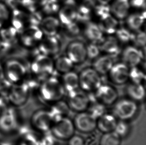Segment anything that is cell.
<instances>
[{"mask_svg":"<svg viewBox=\"0 0 146 145\" xmlns=\"http://www.w3.org/2000/svg\"><path fill=\"white\" fill-rule=\"evenodd\" d=\"M0 49H1V38H0Z\"/></svg>","mask_w":146,"mask_h":145,"instance_id":"52","label":"cell"},{"mask_svg":"<svg viewBox=\"0 0 146 145\" xmlns=\"http://www.w3.org/2000/svg\"><path fill=\"white\" fill-rule=\"evenodd\" d=\"M43 35L38 26L30 24L20 32L19 42L26 48H34L42 40Z\"/></svg>","mask_w":146,"mask_h":145,"instance_id":"5","label":"cell"},{"mask_svg":"<svg viewBox=\"0 0 146 145\" xmlns=\"http://www.w3.org/2000/svg\"><path fill=\"white\" fill-rule=\"evenodd\" d=\"M118 121L113 114L105 113L97 119L96 128L103 133L114 131Z\"/></svg>","mask_w":146,"mask_h":145,"instance_id":"19","label":"cell"},{"mask_svg":"<svg viewBox=\"0 0 146 145\" xmlns=\"http://www.w3.org/2000/svg\"><path fill=\"white\" fill-rule=\"evenodd\" d=\"M127 94L129 98L135 102L142 100L145 96V90L143 85L132 83L127 87Z\"/></svg>","mask_w":146,"mask_h":145,"instance_id":"29","label":"cell"},{"mask_svg":"<svg viewBox=\"0 0 146 145\" xmlns=\"http://www.w3.org/2000/svg\"><path fill=\"white\" fill-rule=\"evenodd\" d=\"M117 37L119 40L122 42H128L132 39V34L128 30L125 28H120L117 29L116 31Z\"/></svg>","mask_w":146,"mask_h":145,"instance_id":"41","label":"cell"},{"mask_svg":"<svg viewBox=\"0 0 146 145\" xmlns=\"http://www.w3.org/2000/svg\"><path fill=\"white\" fill-rule=\"evenodd\" d=\"M65 34L68 37H75L76 36H78L80 33V29L77 26V24L73 22L71 24L65 26Z\"/></svg>","mask_w":146,"mask_h":145,"instance_id":"42","label":"cell"},{"mask_svg":"<svg viewBox=\"0 0 146 145\" xmlns=\"http://www.w3.org/2000/svg\"><path fill=\"white\" fill-rule=\"evenodd\" d=\"M51 1H54V2H56V3H59V2H62V1H66V0H51Z\"/></svg>","mask_w":146,"mask_h":145,"instance_id":"51","label":"cell"},{"mask_svg":"<svg viewBox=\"0 0 146 145\" xmlns=\"http://www.w3.org/2000/svg\"><path fill=\"white\" fill-rule=\"evenodd\" d=\"M79 87L85 92H95L102 84L98 73L93 69H86L79 76Z\"/></svg>","mask_w":146,"mask_h":145,"instance_id":"6","label":"cell"},{"mask_svg":"<svg viewBox=\"0 0 146 145\" xmlns=\"http://www.w3.org/2000/svg\"><path fill=\"white\" fill-rule=\"evenodd\" d=\"M75 129L73 121L65 116L55 120L50 131L53 137L59 140H66L74 134Z\"/></svg>","mask_w":146,"mask_h":145,"instance_id":"4","label":"cell"},{"mask_svg":"<svg viewBox=\"0 0 146 145\" xmlns=\"http://www.w3.org/2000/svg\"><path fill=\"white\" fill-rule=\"evenodd\" d=\"M73 63L68 57H59L55 63V67L59 72L65 74L70 71L72 68Z\"/></svg>","mask_w":146,"mask_h":145,"instance_id":"34","label":"cell"},{"mask_svg":"<svg viewBox=\"0 0 146 145\" xmlns=\"http://www.w3.org/2000/svg\"><path fill=\"white\" fill-rule=\"evenodd\" d=\"M5 78V72H4V66L0 63V81Z\"/></svg>","mask_w":146,"mask_h":145,"instance_id":"48","label":"cell"},{"mask_svg":"<svg viewBox=\"0 0 146 145\" xmlns=\"http://www.w3.org/2000/svg\"><path fill=\"white\" fill-rule=\"evenodd\" d=\"M58 12L59 20L64 26L71 24L76 20L77 9L73 4H67Z\"/></svg>","mask_w":146,"mask_h":145,"instance_id":"22","label":"cell"},{"mask_svg":"<svg viewBox=\"0 0 146 145\" xmlns=\"http://www.w3.org/2000/svg\"><path fill=\"white\" fill-rule=\"evenodd\" d=\"M53 61L48 55L38 54L36 55L30 63V69L35 75L44 76L50 74L53 71Z\"/></svg>","mask_w":146,"mask_h":145,"instance_id":"7","label":"cell"},{"mask_svg":"<svg viewBox=\"0 0 146 145\" xmlns=\"http://www.w3.org/2000/svg\"><path fill=\"white\" fill-rule=\"evenodd\" d=\"M142 55L141 52L136 47L129 46L123 51V61L128 67H136L142 60Z\"/></svg>","mask_w":146,"mask_h":145,"instance_id":"20","label":"cell"},{"mask_svg":"<svg viewBox=\"0 0 146 145\" xmlns=\"http://www.w3.org/2000/svg\"><path fill=\"white\" fill-rule=\"evenodd\" d=\"M105 107L106 106L104 105L95 101V102L92 104L90 103L89 107L87 109L88 111L87 112H88L94 117H95L97 119L101 116L103 114L106 113Z\"/></svg>","mask_w":146,"mask_h":145,"instance_id":"37","label":"cell"},{"mask_svg":"<svg viewBox=\"0 0 146 145\" xmlns=\"http://www.w3.org/2000/svg\"><path fill=\"white\" fill-rule=\"evenodd\" d=\"M65 92L68 94L78 90L79 88V76L76 73L69 71L66 72L62 77L61 83Z\"/></svg>","mask_w":146,"mask_h":145,"instance_id":"23","label":"cell"},{"mask_svg":"<svg viewBox=\"0 0 146 145\" xmlns=\"http://www.w3.org/2000/svg\"><path fill=\"white\" fill-rule=\"evenodd\" d=\"M68 140V145H85L84 140L80 136L74 134Z\"/></svg>","mask_w":146,"mask_h":145,"instance_id":"46","label":"cell"},{"mask_svg":"<svg viewBox=\"0 0 146 145\" xmlns=\"http://www.w3.org/2000/svg\"><path fill=\"white\" fill-rule=\"evenodd\" d=\"M67 57L73 63H80L85 61L87 57L86 47L80 41H74L68 45Z\"/></svg>","mask_w":146,"mask_h":145,"instance_id":"16","label":"cell"},{"mask_svg":"<svg viewBox=\"0 0 146 145\" xmlns=\"http://www.w3.org/2000/svg\"><path fill=\"white\" fill-rule=\"evenodd\" d=\"M59 3L51 0H48L42 7V11L48 14H55L59 10Z\"/></svg>","mask_w":146,"mask_h":145,"instance_id":"40","label":"cell"},{"mask_svg":"<svg viewBox=\"0 0 146 145\" xmlns=\"http://www.w3.org/2000/svg\"><path fill=\"white\" fill-rule=\"evenodd\" d=\"M87 57L91 59H95L100 53V49L99 47L93 44L88 45L86 47Z\"/></svg>","mask_w":146,"mask_h":145,"instance_id":"44","label":"cell"},{"mask_svg":"<svg viewBox=\"0 0 146 145\" xmlns=\"http://www.w3.org/2000/svg\"><path fill=\"white\" fill-rule=\"evenodd\" d=\"M30 88L25 81L14 84L8 96V100L14 106H22L27 102L29 98Z\"/></svg>","mask_w":146,"mask_h":145,"instance_id":"8","label":"cell"},{"mask_svg":"<svg viewBox=\"0 0 146 145\" xmlns=\"http://www.w3.org/2000/svg\"><path fill=\"white\" fill-rule=\"evenodd\" d=\"M97 1L100 4H108L109 2H110L111 0H97Z\"/></svg>","mask_w":146,"mask_h":145,"instance_id":"49","label":"cell"},{"mask_svg":"<svg viewBox=\"0 0 146 145\" xmlns=\"http://www.w3.org/2000/svg\"><path fill=\"white\" fill-rule=\"evenodd\" d=\"M129 78H130L133 83L143 85V82L145 80L146 76L142 71L137 67H134L131 68L130 71H129Z\"/></svg>","mask_w":146,"mask_h":145,"instance_id":"36","label":"cell"},{"mask_svg":"<svg viewBox=\"0 0 146 145\" xmlns=\"http://www.w3.org/2000/svg\"><path fill=\"white\" fill-rule=\"evenodd\" d=\"M93 0H84L77 9L76 20L81 22H87L91 18L92 10L94 8Z\"/></svg>","mask_w":146,"mask_h":145,"instance_id":"26","label":"cell"},{"mask_svg":"<svg viewBox=\"0 0 146 145\" xmlns=\"http://www.w3.org/2000/svg\"><path fill=\"white\" fill-rule=\"evenodd\" d=\"M11 11L3 2H0V29L9 24Z\"/></svg>","mask_w":146,"mask_h":145,"instance_id":"35","label":"cell"},{"mask_svg":"<svg viewBox=\"0 0 146 145\" xmlns=\"http://www.w3.org/2000/svg\"><path fill=\"white\" fill-rule=\"evenodd\" d=\"M20 32L9 24L0 29L1 48L7 50L19 42Z\"/></svg>","mask_w":146,"mask_h":145,"instance_id":"13","label":"cell"},{"mask_svg":"<svg viewBox=\"0 0 146 145\" xmlns=\"http://www.w3.org/2000/svg\"><path fill=\"white\" fill-rule=\"evenodd\" d=\"M130 131V127L127 121L118 120L114 131L116 132L121 138H123L126 137L128 135Z\"/></svg>","mask_w":146,"mask_h":145,"instance_id":"38","label":"cell"},{"mask_svg":"<svg viewBox=\"0 0 146 145\" xmlns=\"http://www.w3.org/2000/svg\"><path fill=\"white\" fill-rule=\"evenodd\" d=\"M118 98L116 90L107 84H101L95 92V100L105 106L114 104Z\"/></svg>","mask_w":146,"mask_h":145,"instance_id":"12","label":"cell"},{"mask_svg":"<svg viewBox=\"0 0 146 145\" xmlns=\"http://www.w3.org/2000/svg\"><path fill=\"white\" fill-rule=\"evenodd\" d=\"M145 12L143 14H134L129 16L127 23L129 27L134 30H137L142 26L145 19Z\"/></svg>","mask_w":146,"mask_h":145,"instance_id":"33","label":"cell"},{"mask_svg":"<svg viewBox=\"0 0 146 145\" xmlns=\"http://www.w3.org/2000/svg\"><path fill=\"white\" fill-rule=\"evenodd\" d=\"M94 8L96 14L100 18L107 14H110V8L107 5V4H100V5L96 6Z\"/></svg>","mask_w":146,"mask_h":145,"instance_id":"45","label":"cell"},{"mask_svg":"<svg viewBox=\"0 0 146 145\" xmlns=\"http://www.w3.org/2000/svg\"><path fill=\"white\" fill-rule=\"evenodd\" d=\"M91 103L88 96L77 90L68 94L67 104L69 108L77 112L86 111Z\"/></svg>","mask_w":146,"mask_h":145,"instance_id":"10","label":"cell"},{"mask_svg":"<svg viewBox=\"0 0 146 145\" xmlns=\"http://www.w3.org/2000/svg\"><path fill=\"white\" fill-rule=\"evenodd\" d=\"M97 119L88 112H79L73 120L75 129L84 133H90L96 128Z\"/></svg>","mask_w":146,"mask_h":145,"instance_id":"11","label":"cell"},{"mask_svg":"<svg viewBox=\"0 0 146 145\" xmlns=\"http://www.w3.org/2000/svg\"><path fill=\"white\" fill-rule=\"evenodd\" d=\"M14 84L5 78L0 81V97L8 98Z\"/></svg>","mask_w":146,"mask_h":145,"instance_id":"39","label":"cell"},{"mask_svg":"<svg viewBox=\"0 0 146 145\" xmlns=\"http://www.w3.org/2000/svg\"><path fill=\"white\" fill-rule=\"evenodd\" d=\"M1 103H2V102H1V100H0V116L2 114V112L4 111V110H3V107L4 106H3V105L1 104Z\"/></svg>","mask_w":146,"mask_h":145,"instance_id":"50","label":"cell"},{"mask_svg":"<svg viewBox=\"0 0 146 145\" xmlns=\"http://www.w3.org/2000/svg\"><path fill=\"white\" fill-rule=\"evenodd\" d=\"M60 48L59 40L55 36H48L40 41L36 49V55L38 54L55 55L58 53Z\"/></svg>","mask_w":146,"mask_h":145,"instance_id":"15","label":"cell"},{"mask_svg":"<svg viewBox=\"0 0 146 145\" xmlns=\"http://www.w3.org/2000/svg\"><path fill=\"white\" fill-rule=\"evenodd\" d=\"M48 0H21V7L29 13L38 11Z\"/></svg>","mask_w":146,"mask_h":145,"instance_id":"31","label":"cell"},{"mask_svg":"<svg viewBox=\"0 0 146 145\" xmlns=\"http://www.w3.org/2000/svg\"><path fill=\"white\" fill-rule=\"evenodd\" d=\"M121 139L114 131L103 133L100 139L99 145H120Z\"/></svg>","mask_w":146,"mask_h":145,"instance_id":"32","label":"cell"},{"mask_svg":"<svg viewBox=\"0 0 146 145\" xmlns=\"http://www.w3.org/2000/svg\"><path fill=\"white\" fill-rule=\"evenodd\" d=\"M2 2V0H0V2Z\"/></svg>","mask_w":146,"mask_h":145,"instance_id":"53","label":"cell"},{"mask_svg":"<svg viewBox=\"0 0 146 145\" xmlns=\"http://www.w3.org/2000/svg\"><path fill=\"white\" fill-rule=\"evenodd\" d=\"M146 34L144 32H138L132 34V39L136 45L139 47H145L146 45Z\"/></svg>","mask_w":146,"mask_h":145,"instance_id":"43","label":"cell"},{"mask_svg":"<svg viewBox=\"0 0 146 145\" xmlns=\"http://www.w3.org/2000/svg\"><path fill=\"white\" fill-rule=\"evenodd\" d=\"M129 7V0H115L110 8V11L116 18L122 20L128 15Z\"/></svg>","mask_w":146,"mask_h":145,"instance_id":"24","label":"cell"},{"mask_svg":"<svg viewBox=\"0 0 146 145\" xmlns=\"http://www.w3.org/2000/svg\"><path fill=\"white\" fill-rule=\"evenodd\" d=\"M113 58L110 56L99 57L94 62V69L99 74H105L108 72L113 66Z\"/></svg>","mask_w":146,"mask_h":145,"instance_id":"27","label":"cell"},{"mask_svg":"<svg viewBox=\"0 0 146 145\" xmlns=\"http://www.w3.org/2000/svg\"><path fill=\"white\" fill-rule=\"evenodd\" d=\"M114 104L113 114L120 120L131 119L136 115L138 110L136 102L129 98L117 100Z\"/></svg>","mask_w":146,"mask_h":145,"instance_id":"3","label":"cell"},{"mask_svg":"<svg viewBox=\"0 0 146 145\" xmlns=\"http://www.w3.org/2000/svg\"><path fill=\"white\" fill-rule=\"evenodd\" d=\"M5 78L13 84L23 82L26 78L27 68L26 65L17 59H10L4 66Z\"/></svg>","mask_w":146,"mask_h":145,"instance_id":"2","label":"cell"},{"mask_svg":"<svg viewBox=\"0 0 146 145\" xmlns=\"http://www.w3.org/2000/svg\"><path fill=\"white\" fill-rule=\"evenodd\" d=\"M18 127L16 115L10 110H4L0 116V130L5 133L14 131Z\"/></svg>","mask_w":146,"mask_h":145,"instance_id":"18","label":"cell"},{"mask_svg":"<svg viewBox=\"0 0 146 145\" xmlns=\"http://www.w3.org/2000/svg\"><path fill=\"white\" fill-rule=\"evenodd\" d=\"M59 26V20L53 16H48L43 18L39 27L44 34L48 36H53L57 34Z\"/></svg>","mask_w":146,"mask_h":145,"instance_id":"21","label":"cell"},{"mask_svg":"<svg viewBox=\"0 0 146 145\" xmlns=\"http://www.w3.org/2000/svg\"><path fill=\"white\" fill-rule=\"evenodd\" d=\"M130 4L134 8L142 9L146 7V0H131Z\"/></svg>","mask_w":146,"mask_h":145,"instance_id":"47","label":"cell"},{"mask_svg":"<svg viewBox=\"0 0 146 145\" xmlns=\"http://www.w3.org/2000/svg\"><path fill=\"white\" fill-rule=\"evenodd\" d=\"M40 96L47 103L54 104L61 100L65 94L61 82L57 78L51 77L44 81L40 88Z\"/></svg>","mask_w":146,"mask_h":145,"instance_id":"1","label":"cell"},{"mask_svg":"<svg viewBox=\"0 0 146 145\" xmlns=\"http://www.w3.org/2000/svg\"><path fill=\"white\" fill-rule=\"evenodd\" d=\"M54 121V120L50 111L44 109L36 111L31 119L33 127L42 132L50 131Z\"/></svg>","mask_w":146,"mask_h":145,"instance_id":"9","label":"cell"},{"mask_svg":"<svg viewBox=\"0 0 146 145\" xmlns=\"http://www.w3.org/2000/svg\"><path fill=\"white\" fill-rule=\"evenodd\" d=\"M99 48L110 55H115L119 51L118 40L113 36H109L105 39H101Z\"/></svg>","mask_w":146,"mask_h":145,"instance_id":"28","label":"cell"},{"mask_svg":"<svg viewBox=\"0 0 146 145\" xmlns=\"http://www.w3.org/2000/svg\"><path fill=\"white\" fill-rule=\"evenodd\" d=\"M109 72L111 80L115 84L122 85L128 80L129 70L124 63L113 65Z\"/></svg>","mask_w":146,"mask_h":145,"instance_id":"17","label":"cell"},{"mask_svg":"<svg viewBox=\"0 0 146 145\" xmlns=\"http://www.w3.org/2000/svg\"><path fill=\"white\" fill-rule=\"evenodd\" d=\"M9 24L20 32L30 25V13L22 8L12 10Z\"/></svg>","mask_w":146,"mask_h":145,"instance_id":"14","label":"cell"},{"mask_svg":"<svg viewBox=\"0 0 146 145\" xmlns=\"http://www.w3.org/2000/svg\"><path fill=\"white\" fill-rule=\"evenodd\" d=\"M85 36L87 38L94 41L101 40L103 37V32L97 24L89 22L85 27L84 30Z\"/></svg>","mask_w":146,"mask_h":145,"instance_id":"30","label":"cell"},{"mask_svg":"<svg viewBox=\"0 0 146 145\" xmlns=\"http://www.w3.org/2000/svg\"><path fill=\"white\" fill-rule=\"evenodd\" d=\"M118 24L117 20L110 14H109L100 17L98 26L102 32L110 34L116 32Z\"/></svg>","mask_w":146,"mask_h":145,"instance_id":"25","label":"cell"}]
</instances>
